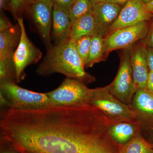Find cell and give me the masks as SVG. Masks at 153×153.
<instances>
[{"instance_id":"1","label":"cell","mask_w":153,"mask_h":153,"mask_svg":"<svg viewBox=\"0 0 153 153\" xmlns=\"http://www.w3.org/2000/svg\"><path fill=\"white\" fill-rule=\"evenodd\" d=\"M112 125L89 104L1 112V137L21 153H120Z\"/></svg>"},{"instance_id":"2","label":"cell","mask_w":153,"mask_h":153,"mask_svg":"<svg viewBox=\"0 0 153 153\" xmlns=\"http://www.w3.org/2000/svg\"><path fill=\"white\" fill-rule=\"evenodd\" d=\"M85 68L75 48V41L69 37L48 49L36 72L41 76L60 73L84 83L93 82L95 78L85 71Z\"/></svg>"},{"instance_id":"3","label":"cell","mask_w":153,"mask_h":153,"mask_svg":"<svg viewBox=\"0 0 153 153\" xmlns=\"http://www.w3.org/2000/svg\"><path fill=\"white\" fill-rule=\"evenodd\" d=\"M88 104L100 110L112 125L123 122L138 123L136 113L131 105L123 103L114 96L110 91L109 85L90 88Z\"/></svg>"},{"instance_id":"4","label":"cell","mask_w":153,"mask_h":153,"mask_svg":"<svg viewBox=\"0 0 153 153\" xmlns=\"http://www.w3.org/2000/svg\"><path fill=\"white\" fill-rule=\"evenodd\" d=\"M1 92L8 102L9 108L31 110L50 106L47 93H38L17 85L16 81H0Z\"/></svg>"},{"instance_id":"5","label":"cell","mask_w":153,"mask_h":153,"mask_svg":"<svg viewBox=\"0 0 153 153\" xmlns=\"http://www.w3.org/2000/svg\"><path fill=\"white\" fill-rule=\"evenodd\" d=\"M90 89L82 81L66 77L59 87L46 93L50 106H74L88 104Z\"/></svg>"},{"instance_id":"6","label":"cell","mask_w":153,"mask_h":153,"mask_svg":"<svg viewBox=\"0 0 153 153\" xmlns=\"http://www.w3.org/2000/svg\"><path fill=\"white\" fill-rule=\"evenodd\" d=\"M17 20L21 27V36L13 60L16 82H19L23 78L25 68L30 65L38 63L42 58V53L28 38L23 18H19Z\"/></svg>"},{"instance_id":"7","label":"cell","mask_w":153,"mask_h":153,"mask_svg":"<svg viewBox=\"0 0 153 153\" xmlns=\"http://www.w3.org/2000/svg\"><path fill=\"white\" fill-rule=\"evenodd\" d=\"M148 21L114 31L104 38L105 55L113 50L128 49L140 40L143 39L149 32Z\"/></svg>"},{"instance_id":"8","label":"cell","mask_w":153,"mask_h":153,"mask_svg":"<svg viewBox=\"0 0 153 153\" xmlns=\"http://www.w3.org/2000/svg\"><path fill=\"white\" fill-rule=\"evenodd\" d=\"M110 85L111 92L123 103L131 105L135 92L131 64L130 52L126 51L121 60L118 71Z\"/></svg>"},{"instance_id":"9","label":"cell","mask_w":153,"mask_h":153,"mask_svg":"<svg viewBox=\"0 0 153 153\" xmlns=\"http://www.w3.org/2000/svg\"><path fill=\"white\" fill-rule=\"evenodd\" d=\"M153 16L143 0H128L118 16L108 28L106 36L116 30L149 21Z\"/></svg>"},{"instance_id":"10","label":"cell","mask_w":153,"mask_h":153,"mask_svg":"<svg viewBox=\"0 0 153 153\" xmlns=\"http://www.w3.org/2000/svg\"><path fill=\"white\" fill-rule=\"evenodd\" d=\"M54 4L52 0H37L28 7L31 16L47 49L52 47L50 32Z\"/></svg>"},{"instance_id":"11","label":"cell","mask_w":153,"mask_h":153,"mask_svg":"<svg viewBox=\"0 0 153 153\" xmlns=\"http://www.w3.org/2000/svg\"><path fill=\"white\" fill-rule=\"evenodd\" d=\"M131 105L136 113L142 130L153 131V94L146 88L137 89Z\"/></svg>"},{"instance_id":"12","label":"cell","mask_w":153,"mask_h":153,"mask_svg":"<svg viewBox=\"0 0 153 153\" xmlns=\"http://www.w3.org/2000/svg\"><path fill=\"white\" fill-rule=\"evenodd\" d=\"M130 60L136 90L146 88L150 70L147 48L145 44H139L132 49Z\"/></svg>"},{"instance_id":"13","label":"cell","mask_w":153,"mask_h":153,"mask_svg":"<svg viewBox=\"0 0 153 153\" xmlns=\"http://www.w3.org/2000/svg\"><path fill=\"white\" fill-rule=\"evenodd\" d=\"M122 6L103 1L92 5L91 12L95 18L98 33L104 36L107 31L117 19Z\"/></svg>"},{"instance_id":"14","label":"cell","mask_w":153,"mask_h":153,"mask_svg":"<svg viewBox=\"0 0 153 153\" xmlns=\"http://www.w3.org/2000/svg\"><path fill=\"white\" fill-rule=\"evenodd\" d=\"M72 23L68 11L54 5L52 15V36L57 44L69 38Z\"/></svg>"},{"instance_id":"15","label":"cell","mask_w":153,"mask_h":153,"mask_svg":"<svg viewBox=\"0 0 153 153\" xmlns=\"http://www.w3.org/2000/svg\"><path fill=\"white\" fill-rule=\"evenodd\" d=\"M21 36V29L19 24L0 32V60L13 58Z\"/></svg>"},{"instance_id":"16","label":"cell","mask_w":153,"mask_h":153,"mask_svg":"<svg viewBox=\"0 0 153 153\" xmlns=\"http://www.w3.org/2000/svg\"><path fill=\"white\" fill-rule=\"evenodd\" d=\"M97 33L98 28L91 11L77 19L73 23L69 37L75 41L83 36H93Z\"/></svg>"},{"instance_id":"17","label":"cell","mask_w":153,"mask_h":153,"mask_svg":"<svg viewBox=\"0 0 153 153\" xmlns=\"http://www.w3.org/2000/svg\"><path fill=\"white\" fill-rule=\"evenodd\" d=\"M142 131L139 124L131 122H120L111 125V135L118 144L122 146Z\"/></svg>"},{"instance_id":"18","label":"cell","mask_w":153,"mask_h":153,"mask_svg":"<svg viewBox=\"0 0 153 153\" xmlns=\"http://www.w3.org/2000/svg\"><path fill=\"white\" fill-rule=\"evenodd\" d=\"M120 153H153V144L140 133L121 146Z\"/></svg>"},{"instance_id":"19","label":"cell","mask_w":153,"mask_h":153,"mask_svg":"<svg viewBox=\"0 0 153 153\" xmlns=\"http://www.w3.org/2000/svg\"><path fill=\"white\" fill-rule=\"evenodd\" d=\"M104 36L97 33L92 36L90 51L85 67H92L96 63L101 61L104 57Z\"/></svg>"},{"instance_id":"20","label":"cell","mask_w":153,"mask_h":153,"mask_svg":"<svg viewBox=\"0 0 153 153\" xmlns=\"http://www.w3.org/2000/svg\"><path fill=\"white\" fill-rule=\"evenodd\" d=\"M91 8L90 0H76L68 11L72 24L77 19L91 12Z\"/></svg>"},{"instance_id":"21","label":"cell","mask_w":153,"mask_h":153,"mask_svg":"<svg viewBox=\"0 0 153 153\" xmlns=\"http://www.w3.org/2000/svg\"><path fill=\"white\" fill-rule=\"evenodd\" d=\"M92 36H85L75 41V48L85 66L89 55Z\"/></svg>"},{"instance_id":"22","label":"cell","mask_w":153,"mask_h":153,"mask_svg":"<svg viewBox=\"0 0 153 153\" xmlns=\"http://www.w3.org/2000/svg\"><path fill=\"white\" fill-rule=\"evenodd\" d=\"M4 80L16 82V71L13 58L0 60V81Z\"/></svg>"},{"instance_id":"23","label":"cell","mask_w":153,"mask_h":153,"mask_svg":"<svg viewBox=\"0 0 153 153\" xmlns=\"http://www.w3.org/2000/svg\"><path fill=\"white\" fill-rule=\"evenodd\" d=\"M31 4L30 0H10L8 7L9 11L17 19Z\"/></svg>"},{"instance_id":"24","label":"cell","mask_w":153,"mask_h":153,"mask_svg":"<svg viewBox=\"0 0 153 153\" xmlns=\"http://www.w3.org/2000/svg\"><path fill=\"white\" fill-rule=\"evenodd\" d=\"M0 153H21L9 141L1 137Z\"/></svg>"},{"instance_id":"25","label":"cell","mask_w":153,"mask_h":153,"mask_svg":"<svg viewBox=\"0 0 153 153\" xmlns=\"http://www.w3.org/2000/svg\"><path fill=\"white\" fill-rule=\"evenodd\" d=\"M76 0H52L54 5L58 6L69 10V9Z\"/></svg>"},{"instance_id":"26","label":"cell","mask_w":153,"mask_h":153,"mask_svg":"<svg viewBox=\"0 0 153 153\" xmlns=\"http://www.w3.org/2000/svg\"><path fill=\"white\" fill-rule=\"evenodd\" d=\"M10 22L9 21L7 17L3 15H1L0 17V32L4 31L10 29L13 27Z\"/></svg>"},{"instance_id":"27","label":"cell","mask_w":153,"mask_h":153,"mask_svg":"<svg viewBox=\"0 0 153 153\" xmlns=\"http://www.w3.org/2000/svg\"><path fill=\"white\" fill-rule=\"evenodd\" d=\"M147 57L148 65L150 71L153 72V48L147 47Z\"/></svg>"},{"instance_id":"28","label":"cell","mask_w":153,"mask_h":153,"mask_svg":"<svg viewBox=\"0 0 153 153\" xmlns=\"http://www.w3.org/2000/svg\"><path fill=\"white\" fill-rule=\"evenodd\" d=\"M146 89L153 94V72L150 71L147 82Z\"/></svg>"},{"instance_id":"29","label":"cell","mask_w":153,"mask_h":153,"mask_svg":"<svg viewBox=\"0 0 153 153\" xmlns=\"http://www.w3.org/2000/svg\"><path fill=\"white\" fill-rule=\"evenodd\" d=\"M145 44L147 45L148 47L153 48V28L148 34L145 40Z\"/></svg>"},{"instance_id":"30","label":"cell","mask_w":153,"mask_h":153,"mask_svg":"<svg viewBox=\"0 0 153 153\" xmlns=\"http://www.w3.org/2000/svg\"><path fill=\"white\" fill-rule=\"evenodd\" d=\"M128 1V0H105L104 1L114 3L123 7Z\"/></svg>"},{"instance_id":"31","label":"cell","mask_w":153,"mask_h":153,"mask_svg":"<svg viewBox=\"0 0 153 153\" xmlns=\"http://www.w3.org/2000/svg\"><path fill=\"white\" fill-rule=\"evenodd\" d=\"M146 5L149 10L153 14V0H152L149 3L147 4Z\"/></svg>"},{"instance_id":"32","label":"cell","mask_w":153,"mask_h":153,"mask_svg":"<svg viewBox=\"0 0 153 153\" xmlns=\"http://www.w3.org/2000/svg\"><path fill=\"white\" fill-rule=\"evenodd\" d=\"M147 140L153 144V131L150 134L149 138Z\"/></svg>"},{"instance_id":"33","label":"cell","mask_w":153,"mask_h":153,"mask_svg":"<svg viewBox=\"0 0 153 153\" xmlns=\"http://www.w3.org/2000/svg\"><path fill=\"white\" fill-rule=\"evenodd\" d=\"M90 1L91 2L92 4V5H93L94 4H97V3L104 1L105 0H90Z\"/></svg>"},{"instance_id":"34","label":"cell","mask_w":153,"mask_h":153,"mask_svg":"<svg viewBox=\"0 0 153 153\" xmlns=\"http://www.w3.org/2000/svg\"><path fill=\"white\" fill-rule=\"evenodd\" d=\"M151 1H152V0H143V1L146 4L149 3Z\"/></svg>"},{"instance_id":"35","label":"cell","mask_w":153,"mask_h":153,"mask_svg":"<svg viewBox=\"0 0 153 153\" xmlns=\"http://www.w3.org/2000/svg\"><path fill=\"white\" fill-rule=\"evenodd\" d=\"M36 1H37V0H30V1H31V4L33 2Z\"/></svg>"},{"instance_id":"36","label":"cell","mask_w":153,"mask_h":153,"mask_svg":"<svg viewBox=\"0 0 153 153\" xmlns=\"http://www.w3.org/2000/svg\"><path fill=\"white\" fill-rule=\"evenodd\" d=\"M7 2L8 3V4L9 3V1H10V0H7Z\"/></svg>"}]
</instances>
